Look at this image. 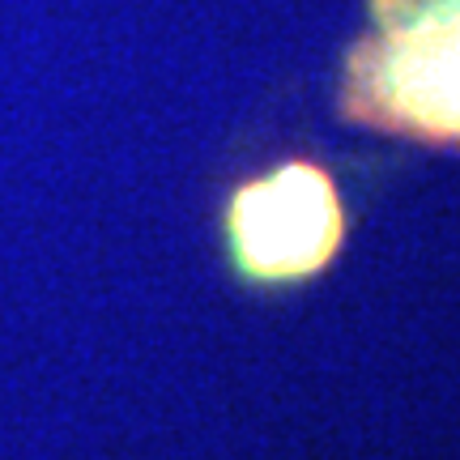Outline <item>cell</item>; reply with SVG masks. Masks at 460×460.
<instances>
[{
    "instance_id": "7a4b0ae2",
    "label": "cell",
    "mask_w": 460,
    "mask_h": 460,
    "mask_svg": "<svg viewBox=\"0 0 460 460\" xmlns=\"http://www.w3.org/2000/svg\"><path fill=\"white\" fill-rule=\"evenodd\" d=\"M234 269L252 281H281L315 273L341 243V205L332 180L307 163L239 188L230 205Z\"/></svg>"
},
{
    "instance_id": "6da1fadb",
    "label": "cell",
    "mask_w": 460,
    "mask_h": 460,
    "mask_svg": "<svg viewBox=\"0 0 460 460\" xmlns=\"http://www.w3.org/2000/svg\"><path fill=\"white\" fill-rule=\"evenodd\" d=\"M341 111L367 128L460 141V0H371Z\"/></svg>"
}]
</instances>
